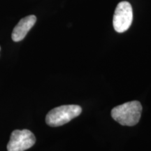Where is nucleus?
Here are the masks:
<instances>
[{"mask_svg":"<svg viewBox=\"0 0 151 151\" xmlns=\"http://www.w3.org/2000/svg\"><path fill=\"white\" fill-rule=\"evenodd\" d=\"M133 20L132 7L128 1H121L117 6L113 18V27L117 32L122 33L129 29Z\"/></svg>","mask_w":151,"mask_h":151,"instance_id":"3","label":"nucleus"},{"mask_svg":"<svg viewBox=\"0 0 151 151\" xmlns=\"http://www.w3.org/2000/svg\"><path fill=\"white\" fill-rule=\"evenodd\" d=\"M142 112V106L138 101H132L114 107L111 116L123 126H134L139 122Z\"/></svg>","mask_w":151,"mask_h":151,"instance_id":"1","label":"nucleus"},{"mask_svg":"<svg viewBox=\"0 0 151 151\" xmlns=\"http://www.w3.org/2000/svg\"><path fill=\"white\" fill-rule=\"evenodd\" d=\"M36 138L28 129H16L11 133L7 145L8 151H24L35 144Z\"/></svg>","mask_w":151,"mask_h":151,"instance_id":"4","label":"nucleus"},{"mask_svg":"<svg viewBox=\"0 0 151 151\" xmlns=\"http://www.w3.org/2000/svg\"><path fill=\"white\" fill-rule=\"evenodd\" d=\"M0 50H1V47H0Z\"/></svg>","mask_w":151,"mask_h":151,"instance_id":"6","label":"nucleus"},{"mask_svg":"<svg viewBox=\"0 0 151 151\" xmlns=\"http://www.w3.org/2000/svg\"><path fill=\"white\" fill-rule=\"evenodd\" d=\"M82 109L78 105H63L49 111L46 117V122L50 127H59L78 117Z\"/></svg>","mask_w":151,"mask_h":151,"instance_id":"2","label":"nucleus"},{"mask_svg":"<svg viewBox=\"0 0 151 151\" xmlns=\"http://www.w3.org/2000/svg\"><path fill=\"white\" fill-rule=\"evenodd\" d=\"M37 17L34 15H30L22 18L13 30L11 35L13 41L15 42L22 41L27 35L28 32L35 25Z\"/></svg>","mask_w":151,"mask_h":151,"instance_id":"5","label":"nucleus"}]
</instances>
